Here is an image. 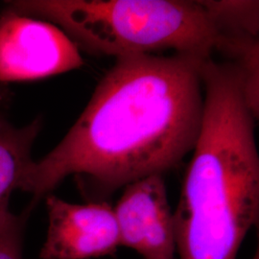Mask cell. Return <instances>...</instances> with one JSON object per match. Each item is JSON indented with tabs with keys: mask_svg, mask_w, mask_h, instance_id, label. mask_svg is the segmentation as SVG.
Returning a JSON list of instances; mask_svg holds the SVG:
<instances>
[{
	"mask_svg": "<svg viewBox=\"0 0 259 259\" xmlns=\"http://www.w3.org/2000/svg\"><path fill=\"white\" fill-rule=\"evenodd\" d=\"M205 60L178 53L115 58L65 138L25 168L19 189L33 195L30 205L67 177L97 203L178 166L202 128Z\"/></svg>",
	"mask_w": 259,
	"mask_h": 259,
	"instance_id": "1",
	"label": "cell"
},
{
	"mask_svg": "<svg viewBox=\"0 0 259 259\" xmlns=\"http://www.w3.org/2000/svg\"><path fill=\"white\" fill-rule=\"evenodd\" d=\"M204 117L173 212L180 259H236L257 225L259 156L252 113L231 62L203 67Z\"/></svg>",
	"mask_w": 259,
	"mask_h": 259,
	"instance_id": "2",
	"label": "cell"
},
{
	"mask_svg": "<svg viewBox=\"0 0 259 259\" xmlns=\"http://www.w3.org/2000/svg\"><path fill=\"white\" fill-rule=\"evenodd\" d=\"M10 9L60 28L78 48L115 58L178 54L212 58L223 36L202 1L18 0Z\"/></svg>",
	"mask_w": 259,
	"mask_h": 259,
	"instance_id": "3",
	"label": "cell"
},
{
	"mask_svg": "<svg viewBox=\"0 0 259 259\" xmlns=\"http://www.w3.org/2000/svg\"><path fill=\"white\" fill-rule=\"evenodd\" d=\"M83 64L79 48L54 24L8 7L0 14V84L37 81Z\"/></svg>",
	"mask_w": 259,
	"mask_h": 259,
	"instance_id": "4",
	"label": "cell"
},
{
	"mask_svg": "<svg viewBox=\"0 0 259 259\" xmlns=\"http://www.w3.org/2000/svg\"><path fill=\"white\" fill-rule=\"evenodd\" d=\"M48 229L40 259H93L114 255L118 228L108 202L73 204L49 194L46 197Z\"/></svg>",
	"mask_w": 259,
	"mask_h": 259,
	"instance_id": "5",
	"label": "cell"
},
{
	"mask_svg": "<svg viewBox=\"0 0 259 259\" xmlns=\"http://www.w3.org/2000/svg\"><path fill=\"white\" fill-rule=\"evenodd\" d=\"M113 210L120 247L136 250L142 259H176L173 212L163 175L125 186Z\"/></svg>",
	"mask_w": 259,
	"mask_h": 259,
	"instance_id": "6",
	"label": "cell"
},
{
	"mask_svg": "<svg viewBox=\"0 0 259 259\" xmlns=\"http://www.w3.org/2000/svg\"><path fill=\"white\" fill-rule=\"evenodd\" d=\"M42 127L37 117L25 126L17 127L0 111V215L10 209V198L19 185L25 168L33 160L32 147Z\"/></svg>",
	"mask_w": 259,
	"mask_h": 259,
	"instance_id": "7",
	"label": "cell"
},
{
	"mask_svg": "<svg viewBox=\"0 0 259 259\" xmlns=\"http://www.w3.org/2000/svg\"><path fill=\"white\" fill-rule=\"evenodd\" d=\"M222 35L258 37V1H202Z\"/></svg>",
	"mask_w": 259,
	"mask_h": 259,
	"instance_id": "8",
	"label": "cell"
},
{
	"mask_svg": "<svg viewBox=\"0 0 259 259\" xmlns=\"http://www.w3.org/2000/svg\"><path fill=\"white\" fill-rule=\"evenodd\" d=\"M33 209L29 204L20 214L9 209L0 215V259H24V231Z\"/></svg>",
	"mask_w": 259,
	"mask_h": 259,
	"instance_id": "9",
	"label": "cell"
},
{
	"mask_svg": "<svg viewBox=\"0 0 259 259\" xmlns=\"http://www.w3.org/2000/svg\"><path fill=\"white\" fill-rule=\"evenodd\" d=\"M251 259H259V251L257 250L256 252H255V254L253 255V257Z\"/></svg>",
	"mask_w": 259,
	"mask_h": 259,
	"instance_id": "10",
	"label": "cell"
},
{
	"mask_svg": "<svg viewBox=\"0 0 259 259\" xmlns=\"http://www.w3.org/2000/svg\"><path fill=\"white\" fill-rule=\"evenodd\" d=\"M1 96H2V95H1V93H0V102H1Z\"/></svg>",
	"mask_w": 259,
	"mask_h": 259,
	"instance_id": "11",
	"label": "cell"
}]
</instances>
